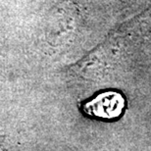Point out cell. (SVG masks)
<instances>
[{
	"mask_svg": "<svg viewBox=\"0 0 151 151\" xmlns=\"http://www.w3.org/2000/svg\"><path fill=\"white\" fill-rule=\"evenodd\" d=\"M126 101L120 92L114 90L98 93L83 105V111L88 117L100 120H113L123 114Z\"/></svg>",
	"mask_w": 151,
	"mask_h": 151,
	"instance_id": "1",
	"label": "cell"
}]
</instances>
